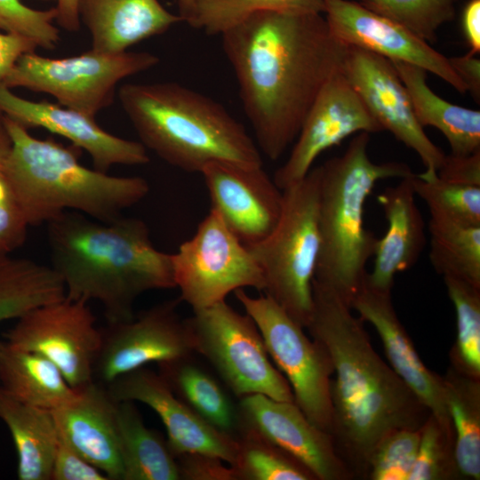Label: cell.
Returning <instances> with one entry per match:
<instances>
[{
  "label": "cell",
  "mask_w": 480,
  "mask_h": 480,
  "mask_svg": "<svg viewBox=\"0 0 480 480\" xmlns=\"http://www.w3.org/2000/svg\"><path fill=\"white\" fill-rule=\"evenodd\" d=\"M342 73L382 130L390 132L419 156L425 166L420 175H436L445 154L418 122L409 93L392 62L348 45Z\"/></svg>",
  "instance_id": "14"
},
{
  "label": "cell",
  "mask_w": 480,
  "mask_h": 480,
  "mask_svg": "<svg viewBox=\"0 0 480 480\" xmlns=\"http://www.w3.org/2000/svg\"><path fill=\"white\" fill-rule=\"evenodd\" d=\"M158 372L173 393L216 429L236 437L237 404L220 382L198 365L192 356L157 364Z\"/></svg>",
  "instance_id": "28"
},
{
  "label": "cell",
  "mask_w": 480,
  "mask_h": 480,
  "mask_svg": "<svg viewBox=\"0 0 480 480\" xmlns=\"http://www.w3.org/2000/svg\"><path fill=\"white\" fill-rule=\"evenodd\" d=\"M324 13L323 0H200L191 27L220 35L258 12Z\"/></svg>",
  "instance_id": "35"
},
{
  "label": "cell",
  "mask_w": 480,
  "mask_h": 480,
  "mask_svg": "<svg viewBox=\"0 0 480 480\" xmlns=\"http://www.w3.org/2000/svg\"><path fill=\"white\" fill-rule=\"evenodd\" d=\"M405 86L420 124L439 130L453 155L480 150V111L451 103L427 84L428 72L417 66L391 61Z\"/></svg>",
  "instance_id": "26"
},
{
  "label": "cell",
  "mask_w": 480,
  "mask_h": 480,
  "mask_svg": "<svg viewBox=\"0 0 480 480\" xmlns=\"http://www.w3.org/2000/svg\"><path fill=\"white\" fill-rule=\"evenodd\" d=\"M4 337L11 347L49 359L76 389L94 380L102 331L86 301L65 297L36 308L19 317Z\"/></svg>",
  "instance_id": "12"
},
{
  "label": "cell",
  "mask_w": 480,
  "mask_h": 480,
  "mask_svg": "<svg viewBox=\"0 0 480 480\" xmlns=\"http://www.w3.org/2000/svg\"><path fill=\"white\" fill-rule=\"evenodd\" d=\"M428 231L434 269L480 287V226L430 216Z\"/></svg>",
  "instance_id": "32"
},
{
  "label": "cell",
  "mask_w": 480,
  "mask_h": 480,
  "mask_svg": "<svg viewBox=\"0 0 480 480\" xmlns=\"http://www.w3.org/2000/svg\"><path fill=\"white\" fill-rule=\"evenodd\" d=\"M350 308L371 324L380 338L389 365L435 417L453 442V432L445 402L443 376L422 362L413 342L395 310L391 292L363 284Z\"/></svg>",
  "instance_id": "21"
},
{
  "label": "cell",
  "mask_w": 480,
  "mask_h": 480,
  "mask_svg": "<svg viewBox=\"0 0 480 480\" xmlns=\"http://www.w3.org/2000/svg\"><path fill=\"white\" fill-rule=\"evenodd\" d=\"M12 148L2 170L29 225L39 226L65 212L110 221L149 192L139 176H114L88 168L76 147L38 139L4 115Z\"/></svg>",
  "instance_id": "5"
},
{
  "label": "cell",
  "mask_w": 480,
  "mask_h": 480,
  "mask_svg": "<svg viewBox=\"0 0 480 480\" xmlns=\"http://www.w3.org/2000/svg\"><path fill=\"white\" fill-rule=\"evenodd\" d=\"M0 419L17 452L20 480H52L60 436L52 411L24 404L0 387Z\"/></svg>",
  "instance_id": "25"
},
{
  "label": "cell",
  "mask_w": 480,
  "mask_h": 480,
  "mask_svg": "<svg viewBox=\"0 0 480 480\" xmlns=\"http://www.w3.org/2000/svg\"><path fill=\"white\" fill-rule=\"evenodd\" d=\"M383 131L342 70L322 87L309 108L291 153L273 180L284 189L301 180L325 150L359 132Z\"/></svg>",
  "instance_id": "15"
},
{
  "label": "cell",
  "mask_w": 480,
  "mask_h": 480,
  "mask_svg": "<svg viewBox=\"0 0 480 480\" xmlns=\"http://www.w3.org/2000/svg\"><path fill=\"white\" fill-rule=\"evenodd\" d=\"M78 17L92 38V50L120 53L166 32L182 19L159 0H79Z\"/></svg>",
  "instance_id": "24"
},
{
  "label": "cell",
  "mask_w": 480,
  "mask_h": 480,
  "mask_svg": "<svg viewBox=\"0 0 480 480\" xmlns=\"http://www.w3.org/2000/svg\"><path fill=\"white\" fill-rule=\"evenodd\" d=\"M47 240L66 297L98 301L108 323L132 318L141 294L175 288L172 254L155 247L140 219L102 221L65 212L47 223Z\"/></svg>",
  "instance_id": "3"
},
{
  "label": "cell",
  "mask_w": 480,
  "mask_h": 480,
  "mask_svg": "<svg viewBox=\"0 0 480 480\" xmlns=\"http://www.w3.org/2000/svg\"><path fill=\"white\" fill-rule=\"evenodd\" d=\"M234 292L257 324L273 364L292 388L296 405L315 426L330 434L334 369L326 349L266 294L253 297L244 289Z\"/></svg>",
  "instance_id": "10"
},
{
  "label": "cell",
  "mask_w": 480,
  "mask_h": 480,
  "mask_svg": "<svg viewBox=\"0 0 480 480\" xmlns=\"http://www.w3.org/2000/svg\"><path fill=\"white\" fill-rule=\"evenodd\" d=\"M172 264L180 300L193 310L226 300L239 289L263 292L265 287L262 270L249 247L212 210L172 254Z\"/></svg>",
  "instance_id": "11"
},
{
  "label": "cell",
  "mask_w": 480,
  "mask_h": 480,
  "mask_svg": "<svg viewBox=\"0 0 480 480\" xmlns=\"http://www.w3.org/2000/svg\"><path fill=\"white\" fill-rule=\"evenodd\" d=\"M319 167L283 189V210L273 232L248 246L264 276V294L303 328L313 310V282L320 252Z\"/></svg>",
  "instance_id": "7"
},
{
  "label": "cell",
  "mask_w": 480,
  "mask_h": 480,
  "mask_svg": "<svg viewBox=\"0 0 480 480\" xmlns=\"http://www.w3.org/2000/svg\"><path fill=\"white\" fill-rule=\"evenodd\" d=\"M12 148V139L4 124V115L0 112V172H2Z\"/></svg>",
  "instance_id": "49"
},
{
  "label": "cell",
  "mask_w": 480,
  "mask_h": 480,
  "mask_svg": "<svg viewBox=\"0 0 480 480\" xmlns=\"http://www.w3.org/2000/svg\"><path fill=\"white\" fill-rule=\"evenodd\" d=\"M36 48L37 45L26 36L0 31V85L19 58Z\"/></svg>",
  "instance_id": "45"
},
{
  "label": "cell",
  "mask_w": 480,
  "mask_h": 480,
  "mask_svg": "<svg viewBox=\"0 0 480 480\" xmlns=\"http://www.w3.org/2000/svg\"><path fill=\"white\" fill-rule=\"evenodd\" d=\"M450 64L467 87V91L480 98V60L476 54L468 52L463 56L448 58Z\"/></svg>",
  "instance_id": "46"
},
{
  "label": "cell",
  "mask_w": 480,
  "mask_h": 480,
  "mask_svg": "<svg viewBox=\"0 0 480 480\" xmlns=\"http://www.w3.org/2000/svg\"><path fill=\"white\" fill-rule=\"evenodd\" d=\"M0 112L26 128L40 127L68 140L92 158L93 168L107 172L114 165H142L149 162L140 142L102 129L95 117L57 102L29 100L0 85Z\"/></svg>",
  "instance_id": "20"
},
{
  "label": "cell",
  "mask_w": 480,
  "mask_h": 480,
  "mask_svg": "<svg viewBox=\"0 0 480 480\" xmlns=\"http://www.w3.org/2000/svg\"><path fill=\"white\" fill-rule=\"evenodd\" d=\"M57 12L56 22L60 28L68 32H77L80 28L78 17L79 0H54Z\"/></svg>",
  "instance_id": "48"
},
{
  "label": "cell",
  "mask_w": 480,
  "mask_h": 480,
  "mask_svg": "<svg viewBox=\"0 0 480 480\" xmlns=\"http://www.w3.org/2000/svg\"><path fill=\"white\" fill-rule=\"evenodd\" d=\"M459 480L480 478V379L449 365L443 375Z\"/></svg>",
  "instance_id": "30"
},
{
  "label": "cell",
  "mask_w": 480,
  "mask_h": 480,
  "mask_svg": "<svg viewBox=\"0 0 480 480\" xmlns=\"http://www.w3.org/2000/svg\"><path fill=\"white\" fill-rule=\"evenodd\" d=\"M200 173L211 210L244 244L255 245L273 232L283 210V190L263 165L213 162Z\"/></svg>",
  "instance_id": "18"
},
{
  "label": "cell",
  "mask_w": 480,
  "mask_h": 480,
  "mask_svg": "<svg viewBox=\"0 0 480 480\" xmlns=\"http://www.w3.org/2000/svg\"><path fill=\"white\" fill-rule=\"evenodd\" d=\"M117 402H139L160 418L167 444L176 457L187 452L217 456L232 465L237 452L236 437L223 433L194 412L172 390L164 379L148 368L125 373L106 386Z\"/></svg>",
  "instance_id": "19"
},
{
  "label": "cell",
  "mask_w": 480,
  "mask_h": 480,
  "mask_svg": "<svg viewBox=\"0 0 480 480\" xmlns=\"http://www.w3.org/2000/svg\"><path fill=\"white\" fill-rule=\"evenodd\" d=\"M56 17L54 7L38 10L22 0H0V31L26 36L45 50L53 49L60 40Z\"/></svg>",
  "instance_id": "40"
},
{
  "label": "cell",
  "mask_w": 480,
  "mask_h": 480,
  "mask_svg": "<svg viewBox=\"0 0 480 480\" xmlns=\"http://www.w3.org/2000/svg\"><path fill=\"white\" fill-rule=\"evenodd\" d=\"M370 133L359 132L342 156L319 167L320 252L314 281L350 303L364 284L378 237L364 224V206L379 180L413 172L404 163H373Z\"/></svg>",
  "instance_id": "6"
},
{
  "label": "cell",
  "mask_w": 480,
  "mask_h": 480,
  "mask_svg": "<svg viewBox=\"0 0 480 480\" xmlns=\"http://www.w3.org/2000/svg\"><path fill=\"white\" fill-rule=\"evenodd\" d=\"M220 36L256 144L277 160L295 141L322 87L342 70L348 45L322 13L258 12Z\"/></svg>",
  "instance_id": "1"
},
{
  "label": "cell",
  "mask_w": 480,
  "mask_h": 480,
  "mask_svg": "<svg viewBox=\"0 0 480 480\" xmlns=\"http://www.w3.org/2000/svg\"><path fill=\"white\" fill-rule=\"evenodd\" d=\"M458 0H362L370 10L406 28L428 42L437 30L454 20Z\"/></svg>",
  "instance_id": "37"
},
{
  "label": "cell",
  "mask_w": 480,
  "mask_h": 480,
  "mask_svg": "<svg viewBox=\"0 0 480 480\" xmlns=\"http://www.w3.org/2000/svg\"><path fill=\"white\" fill-rule=\"evenodd\" d=\"M159 61L148 52L104 53L91 49L74 56L50 58L33 51L19 58L2 84L49 94L57 103L95 117L112 104L122 80Z\"/></svg>",
  "instance_id": "8"
},
{
  "label": "cell",
  "mask_w": 480,
  "mask_h": 480,
  "mask_svg": "<svg viewBox=\"0 0 480 480\" xmlns=\"http://www.w3.org/2000/svg\"><path fill=\"white\" fill-rule=\"evenodd\" d=\"M329 354L335 449L354 478L366 479L376 444L396 429L419 430L429 411L374 350L364 321L336 293L313 282L306 326Z\"/></svg>",
  "instance_id": "2"
},
{
  "label": "cell",
  "mask_w": 480,
  "mask_h": 480,
  "mask_svg": "<svg viewBox=\"0 0 480 480\" xmlns=\"http://www.w3.org/2000/svg\"><path fill=\"white\" fill-rule=\"evenodd\" d=\"M41 1H52V0H41Z\"/></svg>",
  "instance_id": "51"
},
{
  "label": "cell",
  "mask_w": 480,
  "mask_h": 480,
  "mask_svg": "<svg viewBox=\"0 0 480 480\" xmlns=\"http://www.w3.org/2000/svg\"><path fill=\"white\" fill-rule=\"evenodd\" d=\"M420 442V429L401 428L387 434L371 453L369 480H408Z\"/></svg>",
  "instance_id": "39"
},
{
  "label": "cell",
  "mask_w": 480,
  "mask_h": 480,
  "mask_svg": "<svg viewBox=\"0 0 480 480\" xmlns=\"http://www.w3.org/2000/svg\"><path fill=\"white\" fill-rule=\"evenodd\" d=\"M52 480L109 479L60 438L52 464Z\"/></svg>",
  "instance_id": "43"
},
{
  "label": "cell",
  "mask_w": 480,
  "mask_h": 480,
  "mask_svg": "<svg viewBox=\"0 0 480 480\" xmlns=\"http://www.w3.org/2000/svg\"><path fill=\"white\" fill-rule=\"evenodd\" d=\"M412 174L386 188L377 197L388 228L378 239L372 270L367 271L364 284L379 292H391L396 275L411 268L426 244L425 222L416 204Z\"/></svg>",
  "instance_id": "23"
},
{
  "label": "cell",
  "mask_w": 480,
  "mask_h": 480,
  "mask_svg": "<svg viewBox=\"0 0 480 480\" xmlns=\"http://www.w3.org/2000/svg\"><path fill=\"white\" fill-rule=\"evenodd\" d=\"M456 316V338L449 352L450 366L480 379V287L443 277Z\"/></svg>",
  "instance_id": "33"
},
{
  "label": "cell",
  "mask_w": 480,
  "mask_h": 480,
  "mask_svg": "<svg viewBox=\"0 0 480 480\" xmlns=\"http://www.w3.org/2000/svg\"><path fill=\"white\" fill-rule=\"evenodd\" d=\"M411 180L416 196L426 203L430 216L480 226V187L448 182L436 174L426 178L413 173Z\"/></svg>",
  "instance_id": "36"
},
{
  "label": "cell",
  "mask_w": 480,
  "mask_h": 480,
  "mask_svg": "<svg viewBox=\"0 0 480 480\" xmlns=\"http://www.w3.org/2000/svg\"><path fill=\"white\" fill-rule=\"evenodd\" d=\"M117 401L96 380L52 411L60 438L110 480H123Z\"/></svg>",
  "instance_id": "22"
},
{
  "label": "cell",
  "mask_w": 480,
  "mask_h": 480,
  "mask_svg": "<svg viewBox=\"0 0 480 480\" xmlns=\"http://www.w3.org/2000/svg\"><path fill=\"white\" fill-rule=\"evenodd\" d=\"M28 226L12 187L0 172V252L10 253L21 246Z\"/></svg>",
  "instance_id": "41"
},
{
  "label": "cell",
  "mask_w": 480,
  "mask_h": 480,
  "mask_svg": "<svg viewBox=\"0 0 480 480\" xmlns=\"http://www.w3.org/2000/svg\"><path fill=\"white\" fill-rule=\"evenodd\" d=\"M238 428L269 441L302 464L316 480H350L332 436L315 426L294 402L260 394L239 398ZM237 434V433H236Z\"/></svg>",
  "instance_id": "16"
},
{
  "label": "cell",
  "mask_w": 480,
  "mask_h": 480,
  "mask_svg": "<svg viewBox=\"0 0 480 480\" xmlns=\"http://www.w3.org/2000/svg\"><path fill=\"white\" fill-rule=\"evenodd\" d=\"M186 321L195 353L212 364L238 399L260 394L294 402L287 380L273 364L257 324L247 313L223 300L193 310Z\"/></svg>",
  "instance_id": "9"
},
{
  "label": "cell",
  "mask_w": 480,
  "mask_h": 480,
  "mask_svg": "<svg viewBox=\"0 0 480 480\" xmlns=\"http://www.w3.org/2000/svg\"><path fill=\"white\" fill-rule=\"evenodd\" d=\"M436 175L448 182L480 187V150L469 155H445Z\"/></svg>",
  "instance_id": "44"
},
{
  "label": "cell",
  "mask_w": 480,
  "mask_h": 480,
  "mask_svg": "<svg viewBox=\"0 0 480 480\" xmlns=\"http://www.w3.org/2000/svg\"><path fill=\"white\" fill-rule=\"evenodd\" d=\"M180 10L179 15L183 21L192 24L200 0H176Z\"/></svg>",
  "instance_id": "50"
},
{
  "label": "cell",
  "mask_w": 480,
  "mask_h": 480,
  "mask_svg": "<svg viewBox=\"0 0 480 480\" xmlns=\"http://www.w3.org/2000/svg\"><path fill=\"white\" fill-rule=\"evenodd\" d=\"M180 301L166 300L129 320L109 323L102 331L93 380L108 386L148 364L192 356V335L178 312Z\"/></svg>",
  "instance_id": "13"
},
{
  "label": "cell",
  "mask_w": 480,
  "mask_h": 480,
  "mask_svg": "<svg viewBox=\"0 0 480 480\" xmlns=\"http://www.w3.org/2000/svg\"><path fill=\"white\" fill-rule=\"evenodd\" d=\"M0 387L24 404L50 411L77 394L49 359L4 341L0 348Z\"/></svg>",
  "instance_id": "27"
},
{
  "label": "cell",
  "mask_w": 480,
  "mask_h": 480,
  "mask_svg": "<svg viewBox=\"0 0 480 480\" xmlns=\"http://www.w3.org/2000/svg\"><path fill=\"white\" fill-rule=\"evenodd\" d=\"M117 96L140 142L174 167L200 173L213 162L263 165L242 124L201 92L176 82L128 83Z\"/></svg>",
  "instance_id": "4"
},
{
  "label": "cell",
  "mask_w": 480,
  "mask_h": 480,
  "mask_svg": "<svg viewBox=\"0 0 480 480\" xmlns=\"http://www.w3.org/2000/svg\"><path fill=\"white\" fill-rule=\"evenodd\" d=\"M408 480H459L453 443L431 414L420 428L418 451Z\"/></svg>",
  "instance_id": "38"
},
{
  "label": "cell",
  "mask_w": 480,
  "mask_h": 480,
  "mask_svg": "<svg viewBox=\"0 0 480 480\" xmlns=\"http://www.w3.org/2000/svg\"><path fill=\"white\" fill-rule=\"evenodd\" d=\"M180 480H237L231 465L222 459L203 452L176 456Z\"/></svg>",
  "instance_id": "42"
},
{
  "label": "cell",
  "mask_w": 480,
  "mask_h": 480,
  "mask_svg": "<svg viewBox=\"0 0 480 480\" xmlns=\"http://www.w3.org/2000/svg\"><path fill=\"white\" fill-rule=\"evenodd\" d=\"M236 437L231 466L237 480H316L302 464L260 436L241 429Z\"/></svg>",
  "instance_id": "34"
},
{
  "label": "cell",
  "mask_w": 480,
  "mask_h": 480,
  "mask_svg": "<svg viewBox=\"0 0 480 480\" xmlns=\"http://www.w3.org/2000/svg\"><path fill=\"white\" fill-rule=\"evenodd\" d=\"M116 414L123 480H180L167 441L145 425L134 402H117Z\"/></svg>",
  "instance_id": "29"
},
{
  "label": "cell",
  "mask_w": 480,
  "mask_h": 480,
  "mask_svg": "<svg viewBox=\"0 0 480 480\" xmlns=\"http://www.w3.org/2000/svg\"><path fill=\"white\" fill-rule=\"evenodd\" d=\"M461 25L469 52H480V0H468L462 12Z\"/></svg>",
  "instance_id": "47"
},
{
  "label": "cell",
  "mask_w": 480,
  "mask_h": 480,
  "mask_svg": "<svg viewBox=\"0 0 480 480\" xmlns=\"http://www.w3.org/2000/svg\"><path fill=\"white\" fill-rule=\"evenodd\" d=\"M324 19L331 33L348 46L417 66L432 73L460 93L467 87L449 59L402 25L351 0H323Z\"/></svg>",
  "instance_id": "17"
},
{
  "label": "cell",
  "mask_w": 480,
  "mask_h": 480,
  "mask_svg": "<svg viewBox=\"0 0 480 480\" xmlns=\"http://www.w3.org/2000/svg\"><path fill=\"white\" fill-rule=\"evenodd\" d=\"M65 297L63 282L51 266L0 252V323Z\"/></svg>",
  "instance_id": "31"
}]
</instances>
